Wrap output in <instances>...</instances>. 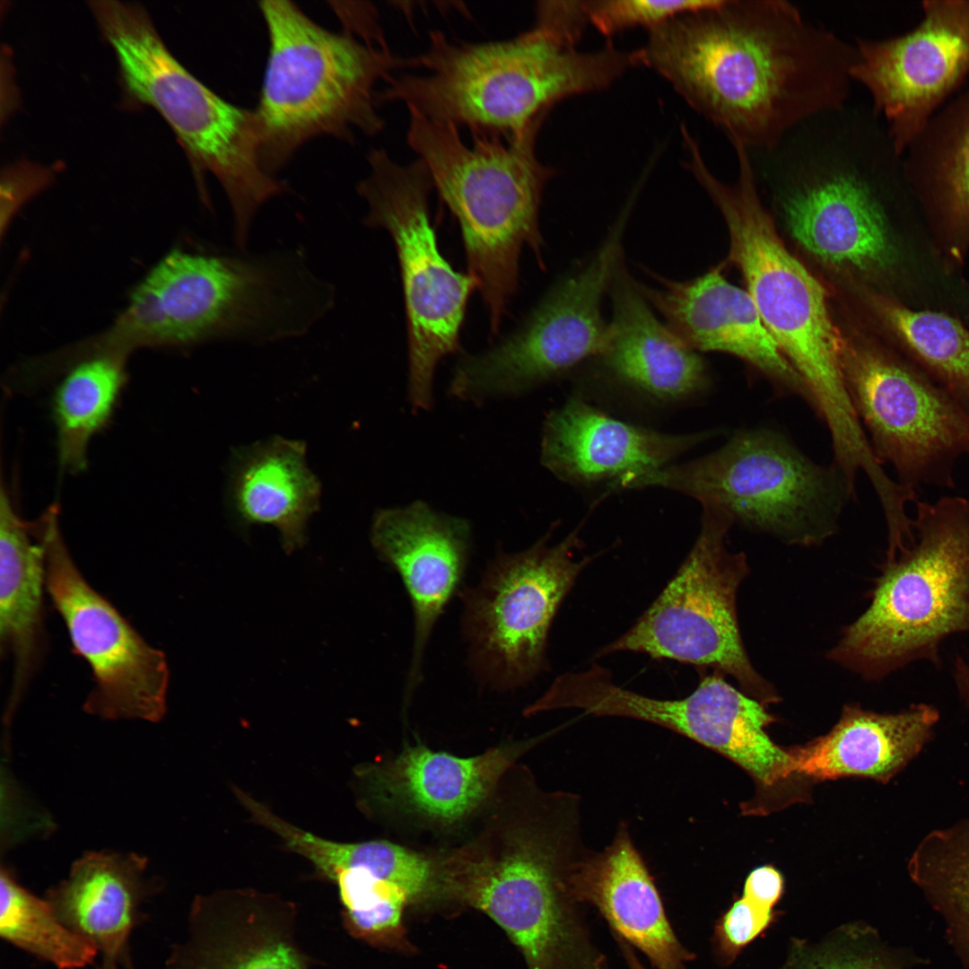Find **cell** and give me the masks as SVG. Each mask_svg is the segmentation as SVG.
I'll return each instance as SVG.
<instances>
[{
  "mask_svg": "<svg viewBox=\"0 0 969 969\" xmlns=\"http://www.w3.org/2000/svg\"><path fill=\"white\" fill-rule=\"evenodd\" d=\"M700 115L750 153L847 106L854 43L784 0H717L649 30L636 50Z\"/></svg>",
  "mask_w": 969,
  "mask_h": 969,
  "instance_id": "1",
  "label": "cell"
},
{
  "mask_svg": "<svg viewBox=\"0 0 969 969\" xmlns=\"http://www.w3.org/2000/svg\"><path fill=\"white\" fill-rule=\"evenodd\" d=\"M581 798L524 784L510 809L434 867V891L489 916L528 969H610L569 877L587 852Z\"/></svg>",
  "mask_w": 969,
  "mask_h": 969,
  "instance_id": "2",
  "label": "cell"
},
{
  "mask_svg": "<svg viewBox=\"0 0 969 969\" xmlns=\"http://www.w3.org/2000/svg\"><path fill=\"white\" fill-rule=\"evenodd\" d=\"M581 35L546 19L501 41L456 43L431 31L426 50L415 57L427 72L391 77L378 93L379 105L399 101L432 120L521 135L555 102L605 89L638 65L634 51L611 42L578 50Z\"/></svg>",
  "mask_w": 969,
  "mask_h": 969,
  "instance_id": "3",
  "label": "cell"
},
{
  "mask_svg": "<svg viewBox=\"0 0 969 969\" xmlns=\"http://www.w3.org/2000/svg\"><path fill=\"white\" fill-rule=\"evenodd\" d=\"M848 111L815 118L758 154L798 247L825 267L868 282L896 261L877 179L902 157L872 110Z\"/></svg>",
  "mask_w": 969,
  "mask_h": 969,
  "instance_id": "4",
  "label": "cell"
},
{
  "mask_svg": "<svg viewBox=\"0 0 969 969\" xmlns=\"http://www.w3.org/2000/svg\"><path fill=\"white\" fill-rule=\"evenodd\" d=\"M407 109V144L426 164L433 188L459 224L467 274L495 335L519 287L522 248L527 245L545 266L539 208L554 170L535 151L545 118L518 136L470 131L472 143L467 144L456 125Z\"/></svg>",
  "mask_w": 969,
  "mask_h": 969,
  "instance_id": "5",
  "label": "cell"
},
{
  "mask_svg": "<svg viewBox=\"0 0 969 969\" xmlns=\"http://www.w3.org/2000/svg\"><path fill=\"white\" fill-rule=\"evenodd\" d=\"M738 179L729 185L702 164L694 177L725 219L729 259L781 353L801 378L813 410L828 427L833 450L851 455L866 443L840 370L842 333L821 282L784 244L759 193L750 153L735 151Z\"/></svg>",
  "mask_w": 969,
  "mask_h": 969,
  "instance_id": "6",
  "label": "cell"
},
{
  "mask_svg": "<svg viewBox=\"0 0 969 969\" xmlns=\"http://www.w3.org/2000/svg\"><path fill=\"white\" fill-rule=\"evenodd\" d=\"M259 9L269 53L254 112L266 170L272 174L317 136L380 133L375 87L397 70L417 68L415 57H397L345 24L331 31L290 1H263Z\"/></svg>",
  "mask_w": 969,
  "mask_h": 969,
  "instance_id": "7",
  "label": "cell"
},
{
  "mask_svg": "<svg viewBox=\"0 0 969 969\" xmlns=\"http://www.w3.org/2000/svg\"><path fill=\"white\" fill-rule=\"evenodd\" d=\"M915 505L914 540L886 555L869 607L827 654L869 681L918 660L938 667L942 642L969 633V500Z\"/></svg>",
  "mask_w": 969,
  "mask_h": 969,
  "instance_id": "8",
  "label": "cell"
},
{
  "mask_svg": "<svg viewBox=\"0 0 969 969\" xmlns=\"http://www.w3.org/2000/svg\"><path fill=\"white\" fill-rule=\"evenodd\" d=\"M298 288L279 255L240 258L173 250L133 291L87 354L213 339L274 341L291 332Z\"/></svg>",
  "mask_w": 969,
  "mask_h": 969,
  "instance_id": "9",
  "label": "cell"
},
{
  "mask_svg": "<svg viewBox=\"0 0 969 969\" xmlns=\"http://www.w3.org/2000/svg\"><path fill=\"white\" fill-rule=\"evenodd\" d=\"M89 4L129 96L164 118L196 171L215 177L232 211L235 238L247 239L258 209L285 190L263 166L254 109L223 100L185 69L143 7L111 0Z\"/></svg>",
  "mask_w": 969,
  "mask_h": 969,
  "instance_id": "10",
  "label": "cell"
},
{
  "mask_svg": "<svg viewBox=\"0 0 969 969\" xmlns=\"http://www.w3.org/2000/svg\"><path fill=\"white\" fill-rule=\"evenodd\" d=\"M683 493L740 522L800 546L831 536L847 499L855 495L833 465L816 464L771 430L744 431L687 463L667 466L622 483Z\"/></svg>",
  "mask_w": 969,
  "mask_h": 969,
  "instance_id": "11",
  "label": "cell"
},
{
  "mask_svg": "<svg viewBox=\"0 0 969 969\" xmlns=\"http://www.w3.org/2000/svg\"><path fill=\"white\" fill-rule=\"evenodd\" d=\"M367 160L370 173L357 187L369 207L364 223L385 229L394 242L406 315L408 398L414 410H429L435 369L460 351V331L476 284L468 274L454 270L439 249L426 164L419 158L400 164L381 148L371 150Z\"/></svg>",
  "mask_w": 969,
  "mask_h": 969,
  "instance_id": "12",
  "label": "cell"
},
{
  "mask_svg": "<svg viewBox=\"0 0 969 969\" xmlns=\"http://www.w3.org/2000/svg\"><path fill=\"white\" fill-rule=\"evenodd\" d=\"M701 530L676 575L651 606L597 657L618 651L644 653L732 677L763 704L778 695L753 667L738 623V589L748 572L746 555L725 545L733 518L703 506Z\"/></svg>",
  "mask_w": 969,
  "mask_h": 969,
  "instance_id": "13",
  "label": "cell"
},
{
  "mask_svg": "<svg viewBox=\"0 0 969 969\" xmlns=\"http://www.w3.org/2000/svg\"><path fill=\"white\" fill-rule=\"evenodd\" d=\"M549 534L519 553L498 552L480 581L460 591L462 631L476 679L500 691L546 668L550 627L591 558H576L577 532L554 546Z\"/></svg>",
  "mask_w": 969,
  "mask_h": 969,
  "instance_id": "14",
  "label": "cell"
},
{
  "mask_svg": "<svg viewBox=\"0 0 969 969\" xmlns=\"http://www.w3.org/2000/svg\"><path fill=\"white\" fill-rule=\"evenodd\" d=\"M840 370L875 456L898 482L953 487L969 454V414L922 370L861 337L842 334Z\"/></svg>",
  "mask_w": 969,
  "mask_h": 969,
  "instance_id": "15",
  "label": "cell"
},
{
  "mask_svg": "<svg viewBox=\"0 0 969 969\" xmlns=\"http://www.w3.org/2000/svg\"><path fill=\"white\" fill-rule=\"evenodd\" d=\"M628 212L624 210L591 259L554 284L517 330L489 350L459 361L450 395L475 404L518 396L600 356L608 327L601 305L623 258Z\"/></svg>",
  "mask_w": 969,
  "mask_h": 969,
  "instance_id": "16",
  "label": "cell"
},
{
  "mask_svg": "<svg viewBox=\"0 0 969 969\" xmlns=\"http://www.w3.org/2000/svg\"><path fill=\"white\" fill-rule=\"evenodd\" d=\"M32 530L43 551L46 590L74 652L92 670L84 711L108 720H162L170 680L165 654L85 580L65 546L56 507Z\"/></svg>",
  "mask_w": 969,
  "mask_h": 969,
  "instance_id": "17",
  "label": "cell"
},
{
  "mask_svg": "<svg viewBox=\"0 0 969 969\" xmlns=\"http://www.w3.org/2000/svg\"><path fill=\"white\" fill-rule=\"evenodd\" d=\"M921 9L911 31L854 43L851 79L901 157L969 75V0H927Z\"/></svg>",
  "mask_w": 969,
  "mask_h": 969,
  "instance_id": "18",
  "label": "cell"
},
{
  "mask_svg": "<svg viewBox=\"0 0 969 969\" xmlns=\"http://www.w3.org/2000/svg\"><path fill=\"white\" fill-rule=\"evenodd\" d=\"M371 540L380 560L401 577L413 607L414 642L405 690L409 701L423 679V660L433 627L465 575L471 527L465 519L417 501L376 511Z\"/></svg>",
  "mask_w": 969,
  "mask_h": 969,
  "instance_id": "19",
  "label": "cell"
},
{
  "mask_svg": "<svg viewBox=\"0 0 969 969\" xmlns=\"http://www.w3.org/2000/svg\"><path fill=\"white\" fill-rule=\"evenodd\" d=\"M656 280L658 287L639 288L685 345L695 352L732 354L778 390L801 397L813 409L808 388L765 327L750 294L730 284L720 266L688 281Z\"/></svg>",
  "mask_w": 969,
  "mask_h": 969,
  "instance_id": "20",
  "label": "cell"
},
{
  "mask_svg": "<svg viewBox=\"0 0 969 969\" xmlns=\"http://www.w3.org/2000/svg\"><path fill=\"white\" fill-rule=\"evenodd\" d=\"M539 741L506 744L471 757L412 746L393 759L360 766L356 778L365 806L450 825L478 808L515 762Z\"/></svg>",
  "mask_w": 969,
  "mask_h": 969,
  "instance_id": "21",
  "label": "cell"
},
{
  "mask_svg": "<svg viewBox=\"0 0 969 969\" xmlns=\"http://www.w3.org/2000/svg\"><path fill=\"white\" fill-rule=\"evenodd\" d=\"M711 434L660 432L620 421L572 398L546 417L541 461L566 482L614 479L616 484L668 466Z\"/></svg>",
  "mask_w": 969,
  "mask_h": 969,
  "instance_id": "22",
  "label": "cell"
},
{
  "mask_svg": "<svg viewBox=\"0 0 969 969\" xmlns=\"http://www.w3.org/2000/svg\"><path fill=\"white\" fill-rule=\"evenodd\" d=\"M569 886L579 904L594 906L614 936L640 950L654 968L685 969L695 958L677 937L625 822L603 851L588 850L577 861Z\"/></svg>",
  "mask_w": 969,
  "mask_h": 969,
  "instance_id": "23",
  "label": "cell"
},
{
  "mask_svg": "<svg viewBox=\"0 0 969 969\" xmlns=\"http://www.w3.org/2000/svg\"><path fill=\"white\" fill-rule=\"evenodd\" d=\"M651 718L655 725L729 759L763 790H774L796 776L790 748L776 745L766 733L774 717L720 672L703 677L684 698L657 700Z\"/></svg>",
  "mask_w": 969,
  "mask_h": 969,
  "instance_id": "24",
  "label": "cell"
},
{
  "mask_svg": "<svg viewBox=\"0 0 969 969\" xmlns=\"http://www.w3.org/2000/svg\"><path fill=\"white\" fill-rule=\"evenodd\" d=\"M938 720V710L926 703L895 713L846 705L828 733L790 748L794 773L814 781L853 776L887 783L920 755Z\"/></svg>",
  "mask_w": 969,
  "mask_h": 969,
  "instance_id": "25",
  "label": "cell"
},
{
  "mask_svg": "<svg viewBox=\"0 0 969 969\" xmlns=\"http://www.w3.org/2000/svg\"><path fill=\"white\" fill-rule=\"evenodd\" d=\"M612 319L598 357L615 378L662 400L680 399L703 390L705 363L651 311L624 258L609 285Z\"/></svg>",
  "mask_w": 969,
  "mask_h": 969,
  "instance_id": "26",
  "label": "cell"
},
{
  "mask_svg": "<svg viewBox=\"0 0 969 969\" xmlns=\"http://www.w3.org/2000/svg\"><path fill=\"white\" fill-rule=\"evenodd\" d=\"M137 854L92 852L76 860L68 877L47 891L59 920L91 942L103 959L129 962V940L144 919L143 903L159 890L145 877Z\"/></svg>",
  "mask_w": 969,
  "mask_h": 969,
  "instance_id": "27",
  "label": "cell"
},
{
  "mask_svg": "<svg viewBox=\"0 0 969 969\" xmlns=\"http://www.w3.org/2000/svg\"><path fill=\"white\" fill-rule=\"evenodd\" d=\"M320 483L306 462L303 441L280 436L233 453L229 502L242 525L274 526L286 553L303 546L319 509Z\"/></svg>",
  "mask_w": 969,
  "mask_h": 969,
  "instance_id": "28",
  "label": "cell"
},
{
  "mask_svg": "<svg viewBox=\"0 0 969 969\" xmlns=\"http://www.w3.org/2000/svg\"><path fill=\"white\" fill-rule=\"evenodd\" d=\"M31 525L0 498V642L13 663L9 706L14 708L39 669L45 650L43 551L30 537Z\"/></svg>",
  "mask_w": 969,
  "mask_h": 969,
  "instance_id": "29",
  "label": "cell"
},
{
  "mask_svg": "<svg viewBox=\"0 0 969 969\" xmlns=\"http://www.w3.org/2000/svg\"><path fill=\"white\" fill-rule=\"evenodd\" d=\"M126 355L99 354L73 366L56 388L52 415L60 466L80 472L87 465L90 440L112 415L126 381Z\"/></svg>",
  "mask_w": 969,
  "mask_h": 969,
  "instance_id": "30",
  "label": "cell"
},
{
  "mask_svg": "<svg viewBox=\"0 0 969 969\" xmlns=\"http://www.w3.org/2000/svg\"><path fill=\"white\" fill-rule=\"evenodd\" d=\"M908 874L940 916L963 969H969V818L928 833L908 860Z\"/></svg>",
  "mask_w": 969,
  "mask_h": 969,
  "instance_id": "31",
  "label": "cell"
},
{
  "mask_svg": "<svg viewBox=\"0 0 969 969\" xmlns=\"http://www.w3.org/2000/svg\"><path fill=\"white\" fill-rule=\"evenodd\" d=\"M867 300L880 322L969 414V330L939 312L912 310L877 292Z\"/></svg>",
  "mask_w": 969,
  "mask_h": 969,
  "instance_id": "32",
  "label": "cell"
},
{
  "mask_svg": "<svg viewBox=\"0 0 969 969\" xmlns=\"http://www.w3.org/2000/svg\"><path fill=\"white\" fill-rule=\"evenodd\" d=\"M902 162L905 174L936 188L953 222L969 224V87L933 115Z\"/></svg>",
  "mask_w": 969,
  "mask_h": 969,
  "instance_id": "33",
  "label": "cell"
},
{
  "mask_svg": "<svg viewBox=\"0 0 969 969\" xmlns=\"http://www.w3.org/2000/svg\"><path fill=\"white\" fill-rule=\"evenodd\" d=\"M1 937L57 969H80L94 962L98 949L65 926L46 899L39 898L2 868Z\"/></svg>",
  "mask_w": 969,
  "mask_h": 969,
  "instance_id": "34",
  "label": "cell"
},
{
  "mask_svg": "<svg viewBox=\"0 0 969 969\" xmlns=\"http://www.w3.org/2000/svg\"><path fill=\"white\" fill-rule=\"evenodd\" d=\"M925 961L891 946L863 921L842 924L818 940L793 938L780 969H911Z\"/></svg>",
  "mask_w": 969,
  "mask_h": 969,
  "instance_id": "35",
  "label": "cell"
},
{
  "mask_svg": "<svg viewBox=\"0 0 969 969\" xmlns=\"http://www.w3.org/2000/svg\"><path fill=\"white\" fill-rule=\"evenodd\" d=\"M332 880L359 936L384 944L404 940L403 912L412 900L403 887L358 869L339 871Z\"/></svg>",
  "mask_w": 969,
  "mask_h": 969,
  "instance_id": "36",
  "label": "cell"
},
{
  "mask_svg": "<svg viewBox=\"0 0 969 969\" xmlns=\"http://www.w3.org/2000/svg\"><path fill=\"white\" fill-rule=\"evenodd\" d=\"M162 969H304L296 951L279 938L249 934L225 944L176 947Z\"/></svg>",
  "mask_w": 969,
  "mask_h": 969,
  "instance_id": "37",
  "label": "cell"
},
{
  "mask_svg": "<svg viewBox=\"0 0 969 969\" xmlns=\"http://www.w3.org/2000/svg\"><path fill=\"white\" fill-rule=\"evenodd\" d=\"M717 0H595L581 1L586 19L603 35L638 26L649 30L679 15L713 5Z\"/></svg>",
  "mask_w": 969,
  "mask_h": 969,
  "instance_id": "38",
  "label": "cell"
},
{
  "mask_svg": "<svg viewBox=\"0 0 969 969\" xmlns=\"http://www.w3.org/2000/svg\"><path fill=\"white\" fill-rule=\"evenodd\" d=\"M781 912L741 895L734 899L714 925L712 949L719 964L729 966L742 951L764 934Z\"/></svg>",
  "mask_w": 969,
  "mask_h": 969,
  "instance_id": "39",
  "label": "cell"
},
{
  "mask_svg": "<svg viewBox=\"0 0 969 969\" xmlns=\"http://www.w3.org/2000/svg\"><path fill=\"white\" fill-rule=\"evenodd\" d=\"M50 175L49 170L31 163H20L6 170L2 179V195L6 196L7 213L46 185Z\"/></svg>",
  "mask_w": 969,
  "mask_h": 969,
  "instance_id": "40",
  "label": "cell"
},
{
  "mask_svg": "<svg viewBox=\"0 0 969 969\" xmlns=\"http://www.w3.org/2000/svg\"><path fill=\"white\" fill-rule=\"evenodd\" d=\"M742 895L770 909H775L784 892V878L772 865H762L746 876Z\"/></svg>",
  "mask_w": 969,
  "mask_h": 969,
  "instance_id": "41",
  "label": "cell"
},
{
  "mask_svg": "<svg viewBox=\"0 0 969 969\" xmlns=\"http://www.w3.org/2000/svg\"><path fill=\"white\" fill-rule=\"evenodd\" d=\"M953 677L958 695L969 707V659L957 656L953 667Z\"/></svg>",
  "mask_w": 969,
  "mask_h": 969,
  "instance_id": "42",
  "label": "cell"
},
{
  "mask_svg": "<svg viewBox=\"0 0 969 969\" xmlns=\"http://www.w3.org/2000/svg\"><path fill=\"white\" fill-rule=\"evenodd\" d=\"M614 937L626 962L628 969H646L645 966L638 959L633 947L620 938H617L615 936Z\"/></svg>",
  "mask_w": 969,
  "mask_h": 969,
  "instance_id": "43",
  "label": "cell"
},
{
  "mask_svg": "<svg viewBox=\"0 0 969 969\" xmlns=\"http://www.w3.org/2000/svg\"><path fill=\"white\" fill-rule=\"evenodd\" d=\"M131 962L132 961L126 965H122L116 961L102 958V961L97 969H135Z\"/></svg>",
  "mask_w": 969,
  "mask_h": 969,
  "instance_id": "44",
  "label": "cell"
}]
</instances>
